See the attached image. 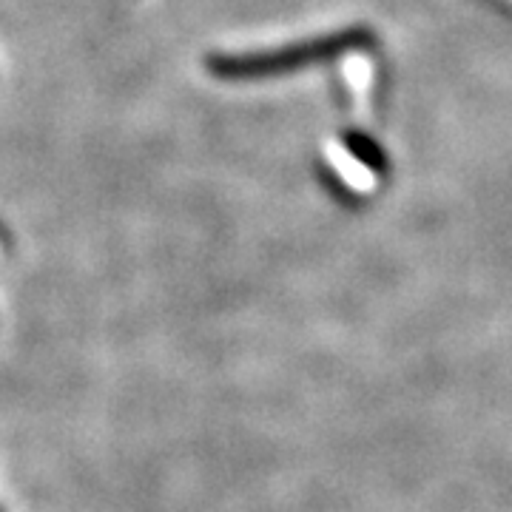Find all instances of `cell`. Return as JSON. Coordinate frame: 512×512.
I'll return each instance as SVG.
<instances>
[{
  "label": "cell",
  "instance_id": "1",
  "mask_svg": "<svg viewBox=\"0 0 512 512\" xmlns=\"http://www.w3.org/2000/svg\"><path fill=\"white\" fill-rule=\"evenodd\" d=\"M367 32H339L322 40H308L296 46H282L271 52H256V55H217L208 60V69L222 77V80H251V77H268V74H282L311 66L316 60L345 52L350 46L362 43Z\"/></svg>",
  "mask_w": 512,
  "mask_h": 512
}]
</instances>
